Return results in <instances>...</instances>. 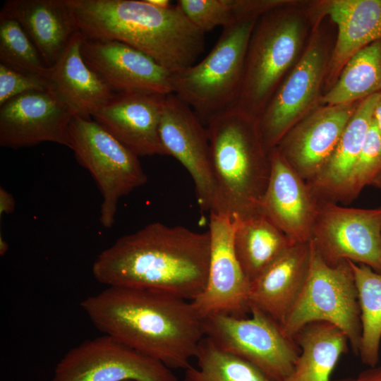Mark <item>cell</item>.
<instances>
[{
    "label": "cell",
    "mask_w": 381,
    "mask_h": 381,
    "mask_svg": "<svg viewBox=\"0 0 381 381\" xmlns=\"http://www.w3.org/2000/svg\"><path fill=\"white\" fill-rule=\"evenodd\" d=\"M258 18H247L223 28L208 54L199 63L171 74L172 91L207 121L236 104L250 38Z\"/></svg>",
    "instance_id": "obj_5"
},
{
    "label": "cell",
    "mask_w": 381,
    "mask_h": 381,
    "mask_svg": "<svg viewBox=\"0 0 381 381\" xmlns=\"http://www.w3.org/2000/svg\"><path fill=\"white\" fill-rule=\"evenodd\" d=\"M80 306L95 328L169 369H187L204 337L192 301L152 289L109 286Z\"/></svg>",
    "instance_id": "obj_1"
},
{
    "label": "cell",
    "mask_w": 381,
    "mask_h": 381,
    "mask_svg": "<svg viewBox=\"0 0 381 381\" xmlns=\"http://www.w3.org/2000/svg\"><path fill=\"white\" fill-rule=\"evenodd\" d=\"M310 260L303 287L281 325L283 333L294 339L306 325L314 322H329L348 337L353 352L358 355L361 334V313L354 276L349 260L328 265L313 242Z\"/></svg>",
    "instance_id": "obj_7"
},
{
    "label": "cell",
    "mask_w": 381,
    "mask_h": 381,
    "mask_svg": "<svg viewBox=\"0 0 381 381\" xmlns=\"http://www.w3.org/2000/svg\"><path fill=\"white\" fill-rule=\"evenodd\" d=\"M236 222L228 215L210 212V253L206 286L192 301L204 318L214 314L246 317L250 314V283L238 260L234 236Z\"/></svg>",
    "instance_id": "obj_13"
},
{
    "label": "cell",
    "mask_w": 381,
    "mask_h": 381,
    "mask_svg": "<svg viewBox=\"0 0 381 381\" xmlns=\"http://www.w3.org/2000/svg\"><path fill=\"white\" fill-rule=\"evenodd\" d=\"M16 202L13 196L4 188H0V216L11 214L15 210Z\"/></svg>",
    "instance_id": "obj_35"
},
{
    "label": "cell",
    "mask_w": 381,
    "mask_h": 381,
    "mask_svg": "<svg viewBox=\"0 0 381 381\" xmlns=\"http://www.w3.org/2000/svg\"><path fill=\"white\" fill-rule=\"evenodd\" d=\"M361 101L323 105L298 122L276 149L306 182L322 169Z\"/></svg>",
    "instance_id": "obj_17"
},
{
    "label": "cell",
    "mask_w": 381,
    "mask_h": 381,
    "mask_svg": "<svg viewBox=\"0 0 381 381\" xmlns=\"http://www.w3.org/2000/svg\"><path fill=\"white\" fill-rule=\"evenodd\" d=\"M294 339L300 351L286 381H332L331 374L340 357L349 351L347 336L329 322H314L301 329Z\"/></svg>",
    "instance_id": "obj_25"
},
{
    "label": "cell",
    "mask_w": 381,
    "mask_h": 381,
    "mask_svg": "<svg viewBox=\"0 0 381 381\" xmlns=\"http://www.w3.org/2000/svg\"><path fill=\"white\" fill-rule=\"evenodd\" d=\"M210 253L209 231L153 222L102 251L92 271L107 286L157 290L193 301L206 286Z\"/></svg>",
    "instance_id": "obj_2"
},
{
    "label": "cell",
    "mask_w": 381,
    "mask_h": 381,
    "mask_svg": "<svg viewBox=\"0 0 381 381\" xmlns=\"http://www.w3.org/2000/svg\"><path fill=\"white\" fill-rule=\"evenodd\" d=\"M51 381H179L171 370L107 334L72 348Z\"/></svg>",
    "instance_id": "obj_12"
},
{
    "label": "cell",
    "mask_w": 381,
    "mask_h": 381,
    "mask_svg": "<svg viewBox=\"0 0 381 381\" xmlns=\"http://www.w3.org/2000/svg\"><path fill=\"white\" fill-rule=\"evenodd\" d=\"M69 137L76 160L90 172L101 193L99 221L111 228L120 198L147 182L138 157L92 119L74 117Z\"/></svg>",
    "instance_id": "obj_8"
},
{
    "label": "cell",
    "mask_w": 381,
    "mask_h": 381,
    "mask_svg": "<svg viewBox=\"0 0 381 381\" xmlns=\"http://www.w3.org/2000/svg\"><path fill=\"white\" fill-rule=\"evenodd\" d=\"M315 5L318 20L327 16L337 28L326 75L332 86L356 53L381 39V0H327Z\"/></svg>",
    "instance_id": "obj_21"
},
{
    "label": "cell",
    "mask_w": 381,
    "mask_h": 381,
    "mask_svg": "<svg viewBox=\"0 0 381 381\" xmlns=\"http://www.w3.org/2000/svg\"><path fill=\"white\" fill-rule=\"evenodd\" d=\"M83 41L80 31L74 34L58 60L48 67L46 79L49 90L74 117L91 119L116 93L84 60Z\"/></svg>",
    "instance_id": "obj_20"
},
{
    "label": "cell",
    "mask_w": 381,
    "mask_h": 381,
    "mask_svg": "<svg viewBox=\"0 0 381 381\" xmlns=\"http://www.w3.org/2000/svg\"><path fill=\"white\" fill-rule=\"evenodd\" d=\"M289 6L260 16L250 38L236 105L257 119L297 59L305 38L304 20Z\"/></svg>",
    "instance_id": "obj_6"
},
{
    "label": "cell",
    "mask_w": 381,
    "mask_h": 381,
    "mask_svg": "<svg viewBox=\"0 0 381 381\" xmlns=\"http://www.w3.org/2000/svg\"><path fill=\"white\" fill-rule=\"evenodd\" d=\"M8 249V245L7 242L0 236V255H4Z\"/></svg>",
    "instance_id": "obj_38"
},
{
    "label": "cell",
    "mask_w": 381,
    "mask_h": 381,
    "mask_svg": "<svg viewBox=\"0 0 381 381\" xmlns=\"http://www.w3.org/2000/svg\"><path fill=\"white\" fill-rule=\"evenodd\" d=\"M310 260V241L291 243L250 282V310L263 312L281 327L303 287Z\"/></svg>",
    "instance_id": "obj_22"
},
{
    "label": "cell",
    "mask_w": 381,
    "mask_h": 381,
    "mask_svg": "<svg viewBox=\"0 0 381 381\" xmlns=\"http://www.w3.org/2000/svg\"><path fill=\"white\" fill-rule=\"evenodd\" d=\"M81 53L87 64L116 94L173 93L172 73L126 44L83 37Z\"/></svg>",
    "instance_id": "obj_16"
},
{
    "label": "cell",
    "mask_w": 381,
    "mask_h": 381,
    "mask_svg": "<svg viewBox=\"0 0 381 381\" xmlns=\"http://www.w3.org/2000/svg\"><path fill=\"white\" fill-rule=\"evenodd\" d=\"M0 64L44 78L48 71V66L22 26L2 8L0 12Z\"/></svg>",
    "instance_id": "obj_30"
},
{
    "label": "cell",
    "mask_w": 381,
    "mask_h": 381,
    "mask_svg": "<svg viewBox=\"0 0 381 381\" xmlns=\"http://www.w3.org/2000/svg\"><path fill=\"white\" fill-rule=\"evenodd\" d=\"M250 314V317L206 316L204 337L221 349L252 363L274 381H286L299 354L297 344L263 312L251 308Z\"/></svg>",
    "instance_id": "obj_9"
},
{
    "label": "cell",
    "mask_w": 381,
    "mask_h": 381,
    "mask_svg": "<svg viewBox=\"0 0 381 381\" xmlns=\"http://www.w3.org/2000/svg\"><path fill=\"white\" fill-rule=\"evenodd\" d=\"M206 123L215 185L210 212L227 214L232 220L260 213L270 161L258 119L235 104Z\"/></svg>",
    "instance_id": "obj_4"
},
{
    "label": "cell",
    "mask_w": 381,
    "mask_h": 381,
    "mask_svg": "<svg viewBox=\"0 0 381 381\" xmlns=\"http://www.w3.org/2000/svg\"><path fill=\"white\" fill-rule=\"evenodd\" d=\"M366 186L381 188V133L373 119L349 180L343 202L354 199Z\"/></svg>",
    "instance_id": "obj_31"
},
{
    "label": "cell",
    "mask_w": 381,
    "mask_h": 381,
    "mask_svg": "<svg viewBox=\"0 0 381 381\" xmlns=\"http://www.w3.org/2000/svg\"><path fill=\"white\" fill-rule=\"evenodd\" d=\"M149 4L159 8L171 7V4L169 0H146Z\"/></svg>",
    "instance_id": "obj_37"
},
{
    "label": "cell",
    "mask_w": 381,
    "mask_h": 381,
    "mask_svg": "<svg viewBox=\"0 0 381 381\" xmlns=\"http://www.w3.org/2000/svg\"><path fill=\"white\" fill-rule=\"evenodd\" d=\"M85 39L115 40L152 57L171 73L194 64L205 49V33L176 6L146 0H68Z\"/></svg>",
    "instance_id": "obj_3"
},
{
    "label": "cell",
    "mask_w": 381,
    "mask_h": 381,
    "mask_svg": "<svg viewBox=\"0 0 381 381\" xmlns=\"http://www.w3.org/2000/svg\"><path fill=\"white\" fill-rule=\"evenodd\" d=\"M159 136L167 155L176 158L190 174L200 207L210 212L215 185L207 129L195 112L174 93L164 97Z\"/></svg>",
    "instance_id": "obj_14"
},
{
    "label": "cell",
    "mask_w": 381,
    "mask_h": 381,
    "mask_svg": "<svg viewBox=\"0 0 381 381\" xmlns=\"http://www.w3.org/2000/svg\"><path fill=\"white\" fill-rule=\"evenodd\" d=\"M270 172L260 212L293 243L310 241L318 200L279 152H270Z\"/></svg>",
    "instance_id": "obj_18"
},
{
    "label": "cell",
    "mask_w": 381,
    "mask_h": 381,
    "mask_svg": "<svg viewBox=\"0 0 381 381\" xmlns=\"http://www.w3.org/2000/svg\"><path fill=\"white\" fill-rule=\"evenodd\" d=\"M235 222V252L250 283L293 243L261 213Z\"/></svg>",
    "instance_id": "obj_26"
},
{
    "label": "cell",
    "mask_w": 381,
    "mask_h": 381,
    "mask_svg": "<svg viewBox=\"0 0 381 381\" xmlns=\"http://www.w3.org/2000/svg\"><path fill=\"white\" fill-rule=\"evenodd\" d=\"M164 96L116 94L92 116L138 157L167 155L159 136Z\"/></svg>",
    "instance_id": "obj_19"
},
{
    "label": "cell",
    "mask_w": 381,
    "mask_h": 381,
    "mask_svg": "<svg viewBox=\"0 0 381 381\" xmlns=\"http://www.w3.org/2000/svg\"><path fill=\"white\" fill-rule=\"evenodd\" d=\"M49 90V85L46 78L19 72L0 64V107L16 97Z\"/></svg>",
    "instance_id": "obj_33"
},
{
    "label": "cell",
    "mask_w": 381,
    "mask_h": 381,
    "mask_svg": "<svg viewBox=\"0 0 381 381\" xmlns=\"http://www.w3.org/2000/svg\"><path fill=\"white\" fill-rule=\"evenodd\" d=\"M380 92L363 99L322 169L307 184L318 201H344L353 169L365 143Z\"/></svg>",
    "instance_id": "obj_24"
},
{
    "label": "cell",
    "mask_w": 381,
    "mask_h": 381,
    "mask_svg": "<svg viewBox=\"0 0 381 381\" xmlns=\"http://www.w3.org/2000/svg\"><path fill=\"white\" fill-rule=\"evenodd\" d=\"M381 92V39L356 53L344 65L337 80L320 97L323 105L361 101Z\"/></svg>",
    "instance_id": "obj_27"
},
{
    "label": "cell",
    "mask_w": 381,
    "mask_h": 381,
    "mask_svg": "<svg viewBox=\"0 0 381 381\" xmlns=\"http://www.w3.org/2000/svg\"><path fill=\"white\" fill-rule=\"evenodd\" d=\"M73 118L50 90L16 97L0 107V145L18 149L50 142L71 148Z\"/></svg>",
    "instance_id": "obj_15"
},
{
    "label": "cell",
    "mask_w": 381,
    "mask_h": 381,
    "mask_svg": "<svg viewBox=\"0 0 381 381\" xmlns=\"http://www.w3.org/2000/svg\"><path fill=\"white\" fill-rule=\"evenodd\" d=\"M176 6L203 33L241 20L237 0H179Z\"/></svg>",
    "instance_id": "obj_32"
},
{
    "label": "cell",
    "mask_w": 381,
    "mask_h": 381,
    "mask_svg": "<svg viewBox=\"0 0 381 381\" xmlns=\"http://www.w3.org/2000/svg\"><path fill=\"white\" fill-rule=\"evenodd\" d=\"M2 9L20 23L48 67L80 31L68 0H8Z\"/></svg>",
    "instance_id": "obj_23"
},
{
    "label": "cell",
    "mask_w": 381,
    "mask_h": 381,
    "mask_svg": "<svg viewBox=\"0 0 381 381\" xmlns=\"http://www.w3.org/2000/svg\"><path fill=\"white\" fill-rule=\"evenodd\" d=\"M373 119L377 129L381 133V92L374 109Z\"/></svg>",
    "instance_id": "obj_36"
},
{
    "label": "cell",
    "mask_w": 381,
    "mask_h": 381,
    "mask_svg": "<svg viewBox=\"0 0 381 381\" xmlns=\"http://www.w3.org/2000/svg\"><path fill=\"white\" fill-rule=\"evenodd\" d=\"M333 381H381V366L370 367L355 377H346Z\"/></svg>",
    "instance_id": "obj_34"
},
{
    "label": "cell",
    "mask_w": 381,
    "mask_h": 381,
    "mask_svg": "<svg viewBox=\"0 0 381 381\" xmlns=\"http://www.w3.org/2000/svg\"><path fill=\"white\" fill-rule=\"evenodd\" d=\"M198 368L185 370L181 381H274L248 361L217 346L208 338L200 341Z\"/></svg>",
    "instance_id": "obj_29"
},
{
    "label": "cell",
    "mask_w": 381,
    "mask_h": 381,
    "mask_svg": "<svg viewBox=\"0 0 381 381\" xmlns=\"http://www.w3.org/2000/svg\"><path fill=\"white\" fill-rule=\"evenodd\" d=\"M356 286L361 313V334L358 356L374 367L380 360L381 341V273L349 260Z\"/></svg>",
    "instance_id": "obj_28"
},
{
    "label": "cell",
    "mask_w": 381,
    "mask_h": 381,
    "mask_svg": "<svg viewBox=\"0 0 381 381\" xmlns=\"http://www.w3.org/2000/svg\"><path fill=\"white\" fill-rule=\"evenodd\" d=\"M329 58L327 46L315 28L299 60L258 119L262 142L269 153L320 100V91Z\"/></svg>",
    "instance_id": "obj_10"
},
{
    "label": "cell",
    "mask_w": 381,
    "mask_h": 381,
    "mask_svg": "<svg viewBox=\"0 0 381 381\" xmlns=\"http://www.w3.org/2000/svg\"><path fill=\"white\" fill-rule=\"evenodd\" d=\"M310 241L329 265L350 260L381 273V208L318 201Z\"/></svg>",
    "instance_id": "obj_11"
}]
</instances>
